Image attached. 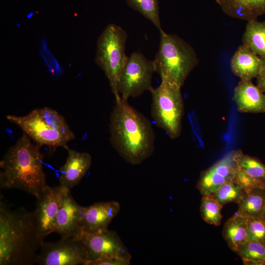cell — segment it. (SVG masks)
Segmentation results:
<instances>
[{
    "mask_svg": "<svg viewBox=\"0 0 265 265\" xmlns=\"http://www.w3.org/2000/svg\"><path fill=\"white\" fill-rule=\"evenodd\" d=\"M43 239L34 211L13 210L0 200V265L36 264Z\"/></svg>",
    "mask_w": 265,
    "mask_h": 265,
    "instance_id": "1",
    "label": "cell"
},
{
    "mask_svg": "<svg viewBox=\"0 0 265 265\" xmlns=\"http://www.w3.org/2000/svg\"><path fill=\"white\" fill-rule=\"evenodd\" d=\"M110 116V141L127 162L139 164L153 154L155 134L149 120L120 96Z\"/></svg>",
    "mask_w": 265,
    "mask_h": 265,
    "instance_id": "2",
    "label": "cell"
},
{
    "mask_svg": "<svg viewBox=\"0 0 265 265\" xmlns=\"http://www.w3.org/2000/svg\"><path fill=\"white\" fill-rule=\"evenodd\" d=\"M26 133L7 151L0 161V186L17 189L39 199L50 187L43 170L42 146Z\"/></svg>",
    "mask_w": 265,
    "mask_h": 265,
    "instance_id": "3",
    "label": "cell"
},
{
    "mask_svg": "<svg viewBox=\"0 0 265 265\" xmlns=\"http://www.w3.org/2000/svg\"><path fill=\"white\" fill-rule=\"evenodd\" d=\"M6 118L41 146L66 149L75 138L64 117L48 107L34 109L24 116L8 114Z\"/></svg>",
    "mask_w": 265,
    "mask_h": 265,
    "instance_id": "4",
    "label": "cell"
},
{
    "mask_svg": "<svg viewBox=\"0 0 265 265\" xmlns=\"http://www.w3.org/2000/svg\"><path fill=\"white\" fill-rule=\"evenodd\" d=\"M159 51L153 60L161 81L181 87L199 60L192 47L176 35L159 31Z\"/></svg>",
    "mask_w": 265,
    "mask_h": 265,
    "instance_id": "5",
    "label": "cell"
},
{
    "mask_svg": "<svg viewBox=\"0 0 265 265\" xmlns=\"http://www.w3.org/2000/svg\"><path fill=\"white\" fill-rule=\"evenodd\" d=\"M127 37L121 27L111 24L106 27L97 42L95 62L107 78L115 97L120 95L117 90L118 81L128 58L125 53Z\"/></svg>",
    "mask_w": 265,
    "mask_h": 265,
    "instance_id": "6",
    "label": "cell"
},
{
    "mask_svg": "<svg viewBox=\"0 0 265 265\" xmlns=\"http://www.w3.org/2000/svg\"><path fill=\"white\" fill-rule=\"evenodd\" d=\"M180 86L161 81L152 95L151 113L157 126L171 138L180 136L184 105Z\"/></svg>",
    "mask_w": 265,
    "mask_h": 265,
    "instance_id": "7",
    "label": "cell"
},
{
    "mask_svg": "<svg viewBox=\"0 0 265 265\" xmlns=\"http://www.w3.org/2000/svg\"><path fill=\"white\" fill-rule=\"evenodd\" d=\"M156 72L154 61L141 53L133 52L128 57L121 73L117 87L122 99L135 98L146 91H151L153 75Z\"/></svg>",
    "mask_w": 265,
    "mask_h": 265,
    "instance_id": "8",
    "label": "cell"
},
{
    "mask_svg": "<svg viewBox=\"0 0 265 265\" xmlns=\"http://www.w3.org/2000/svg\"><path fill=\"white\" fill-rule=\"evenodd\" d=\"M87 255L79 237H63L56 242H43L38 254L39 265H87Z\"/></svg>",
    "mask_w": 265,
    "mask_h": 265,
    "instance_id": "9",
    "label": "cell"
},
{
    "mask_svg": "<svg viewBox=\"0 0 265 265\" xmlns=\"http://www.w3.org/2000/svg\"><path fill=\"white\" fill-rule=\"evenodd\" d=\"M80 238L86 251L87 265L94 261L111 258L131 260V255L115 231L108 229L93 234L82 232Z\"/></svg>",
    "mask_w": 265,
    "mask_h": 265,
    "instance_id": "10",
    "label": "cell"
},
{
    "mask_svg": "<svg viewBox=\"0 0 265 265\" xmlns=\"http://www.w3.org/2000/svg\"><path fill=\"white\" fill-rule=\"evenodd\" d=\"M68 191L60 185L50 186L37 199L34 211L40 234L43 238L53 233L58 212L62 199Z\"/></svg>",
    "mask_w": 265,
    "mask_h": 265,
    "instance_id": "11",
    "label": "cell"
},
{
    "mask_svg": "<svg viewBox=\"0 0 265 265\" xmlns=\"http://www.w3.org/2000/svg\"><path fill=\"white\" fill-rule=\"evenodd\" d=\"M120 210V204L114 201L98 202L88 207L81 206L82 232L93 234L108 230L110 223Z\"/></svg>",
    "mask_w": 265,
    "mask_h": 265,
    "instance_id": "12",
    "label": "cell"
},
{
    "mask_svg": "<svg viewBox=\"0 0 265 265\" xmlns=\"http://www.w3.org/2000/svg\"><path fill=\"white\" fill-rule=\"evenodd\" d=\"M233 152L226 154L212 166L201 172L196 187L202 196H211L224 183L233 180L237 165Z\"/></svg>",
    "mask_w": 265,
    "mask_h": 265,
    "instance_id": "13",
    "label": "cell"
},
{
    "mask_svg": "<svg viewBox=\"0 0 265 265\" xmlns=\"http://www.w3.org/2000/svg\"><path fill=\"white\" fill-rule=\"evenodd\" d=\"M80 207L72 196L70 190L64 195L55 219L53 233L61 238L80 237L81 227Z\"/></svg>",
    "mask_w": 265,
    "mask_h": 265,
    "instance_id": "14",
    "label": "cell"
},
{
    "mask_svg": "<svg viewBox=\"0 0 265 265\" xmlns=\"http://www.w3.org/2000/svg\"><path fill=\"white\" fill-rule=\"evenodd\" d=\"M65 163L60 167L59 185L70 190L78 185L89 170L92 162L91 155L80 152L68 147Z\"/></svg>",
    "mask_w": 265,
    "mask_h": 265,
    "instance_id": "15",
    "label": "cell"
},
{
    "mask_svg": "<svg viewBox=\"0 0 265 265\" xmlns=\"http://www.w3.org/2000/svg\"><path fill=\"white\" fill-rule=\"evenodd\" d=\"M233 100L240 112H265V94L251 80H240L234 89Z\"/></svg>",
    "mask_w": 265,
    "mask_h": 265,
    "instance_id": "16",
    "label": "cell"
},
{
    "mask_svg": "<svg viewBox=\"0 0 265 265\" xmlns=\"http://www.w3.org/2000/svg\"><path fill=\"white\" fill-rule=\"evenodd\" d=\"M230 66L232 73L240 80H252L265 67V60L242 44L232 57Z\"/></svg>",
    "mask_w": 265,
    "mask_h": 265,
    "instance_id": "17",
    "label": "cell"
},
{
    "mask_svg": "<svg viewBox=\"0 0 265 265\" xmlns=\"http://www.w3.org/2000/svg\"><path fill=\"white\" fill-rule=\"evenodd\" d=\"M228 16L248 21L265 14V0H215Z\"/></svg>",
    "mask_w": 265,
    "mask_h": 265,
    "instance_id": "18",
    "label": "cell"
},
{
    "mask_svg": "<svg viewBox=\"0 0 265 265\" xmlns=\"http://www.w3.org/2000/svg\"><path fill=\"white\" fill-rule=\"evenodd\" d=\"M222 235L229 247L236 253L248 239L246 217L237 212L229 218L224 225Z\"/></svg>",
    "mask_w": 265,
    "mask_h": 265,
    "instance_id": "19",
    "label": "cell"
},
{
    "mask_svg": "<svg viewBox=\"0 0 265 265\" xmlns=\"http://www.w3.org/2000/svg\"><path fill=\"white\" fill-rule=\"evenodd\" d=\"M237 204L238 213L246 217L263 219L265 208V187L245 191Z\"/></svg>",
    "mask_w": 265,
    "mask_h": 265,
    "instance_id": "20",
    "label": "cell"
},
{
    "mask_svg": "<svg viewBox=\"0 0 265 265\" xmlns=\"http://www.w3.org/2000/svg\"><path fill=\"white\" fill-rule=\"evenodd\" d=\"M242 44L265 60V21L256 20L247 22Z\"/></svg>",
    "mask_w": 265,
    "mask_h": 265,
    "instance_id": "21",
    "label": "cell"
},
{
    "mask_svg": "<svg viewBox=\"0 0 265 265\" xmlns=\"http://www.w3.org/2000/svg\"><path fill=\"white\" fill-rule=\"evenodd\" d=\"M233 159L240 170L248 176L265 184V165L256 158L234 151Z\"/></svg>",
    "mask_w": 265,
    "mask_h": 265,
    "instance_id": "22",
    "label": "cell"
},
{
    "mask_svg": "<svg viewBox=\"0 0 265 265\" xmlns=\"http://www.w3.org/2000/svg\"><path fill=\"white\" fill-rule=\"evenodd\" d=\"M246 265H265V246L252 240H247L236 252Z\"/></svg>",
    "mask_w": 265,
    "mask_h": 265,
    "instance_id": "23",
    "label": "cell"
},
{
    "mask_svg": "<svg viewBox=\"0 0 265 265\" xmlns=\"http://www.w3.org/2000/svg\"><path fill=\"white\" fill-rule=\"evenodd\" d=\"M128 5L150 20L159 31L162 30L158 0H126Z\"/></svg>",
    "mask_w": 265,
    "mask_h": 265,
    "instance_id": "24",
    "label": "cell"
},
{
    "mask_svg": "<svg viewBox=\"0 0 265 265\" xmlns=\"http://www.w3.org/2000/svg\"><path fill=\"white\" fill-rule=\"evenodd\" d=\"M223 206L212 196H203L200 208L201 215L207 223L218 226L222 218Z\"/></svg>",
    "mask_w": 265,
    "mask_h": 265,
    "instance_id": "25",
    "label": "cell"
},
{
    "mask_svg": "<svg viewBox=\"0 0 265 265\" xmlns=\"http://www.w3.org/2000/svg\"><path fill=\"white\" fill-rule=\"evenodd\" d=\"M244 192L238 184L231 180L222 185L211 196L223 206L231 202L237 204Z\"/></svg>",
    "mask_w": 265,
    "mask_h": 265,
    "instance_id": "26",
    "label": "cell"
},
{
    "mask_svg": "<svg viewBox=\"0 0 265 265\" xmlns=\"http://www.w3.org/2000/svg\"><path fill=\"white\" fill-rule=\"evenodd\" d=\"M248 239L259 242L265 246V221L263 219L246 217Z\"/></svg>",
    "mask_w": 265,
    "mask_h": 265,
    "instance_id": "27",
    "label": "cell"
},
{
    "mask_svg": "<svg viewBox=\"0 0 265 265\" xmlns=\"http://www.w3.org/2000/svg\"><path fill=\"white\" fill-rule=\"evenodd\" d=\"M233 180L247 191L256 187H265V184L256 180L240 170L237 166Z\"/></svg>",
    "mask_w": 265,
    "mask_h": 265,
    "instance_id": "28",
    "label": "cell"
},
{
    "mask_svg": "<svg viewBox=\"0 0 265 265\" xmlns=\"http://www.w3.org/2000/svg\"><path fill=\"white\" fill-rule=\"evenodd\" d=\"M131 260L120 258H111L94 261L88 265H129Z\"/></svg>",
    "mask_w": 265,
    "mask_h": 265,
    "instance_id": "29",
    "label": "cell"
},
{
    "mask_svg": "<svg viewBox=\"0 0 265 265\" xmlns=\"http://www.w3.org/2000/svg\"><path fill=\"white\" fill-rule=\"evenodd\" d=\"M256 78L257 86L265 94V66Z\"/></svg>",
    "mask_w": 265,
    "mask_h": 265,
    "instance_id": "30",
    "label": "cell"
},
{
    "mask_svg": "<svg viewBox=\"0 0 265 265\" xmlns=\"http://www.w3.org/2000/svg\"><path fill=\"white\" fill-rule=\"evenodd\" d=\"M263 219L265 221V208L263 215Z\"/></svg>",
    "mask_w": 265,
    "mask_h": 265,
    "instance_id": "31",
    "label": "cell"
}]
</instances>
